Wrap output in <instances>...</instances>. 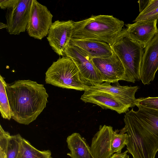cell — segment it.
Listing matches in <instances>:
<instances>
[{
  "label": "cell",
  "instance_id": "obj_1",
  "mask_svg": "<svg viewBox=\"0 0 158 158\" xmlns=\"http://www.w3.org/2000/svg\"><path fill=\"white\" fill-rule=\"evenodd\" d=\"M123 120L125 126L120 132L127 134L128 152L133 158H155L158 151V112L136 114L131 110Z\"/></svg>",
  "mask_w": 158,
  "mask_h": 158
},
{
  "label": "cell",
  "instance_id": "obj_2",
  "mask_svg": "<svg viewBox=\"0 0 158 158\" xmlns=\"http://www.w3.org/2000/svg\"><path fill=\"white\" fill-rule=\"evenodd\" d=\"M6 89L12 118L20 124L28 125L35 120L48 102L44 85L30 80L7 83Z\"/></svg>",
  "mask_w": 158,
  "mask_h": 158
},
{
  "label": "cell",
  "instance_id": "obj_3",
  "mask_svg": "<svg viewBox=\"0 0 158 158\" xmlns=\"http://www.w3.org/2000/svg\"><path fill=\"white\" fill-rule=\"evenodd\" d=\"M124 22L112 15H92L73 22L72 39L95 41L111 45L123 29Z\"/></svg>",
  "mask_w": 158,
  "mask_h": 158
},
{
  "label": "cell",
  "instance_id": "obj_4",
  "mask_svg": "<svg viewBox=\"0 0 158 158\" xmlns=\"http://www.w3.org/2000/svg\"><path fill=\"white\" fill-rule=\"evenodd\" d=\"M110 46L123 65L126 81L134 83L139 81L143 48L130 37L126 28L123 29Z\"/></svg>",
  "mask_w": 158,
  "mask_h": 158
},
{
  "label": "cell",
  "instance_id": "obj_5",
  "mask_svg": "<svg viewBox=\"0 0 158 158\" xmlns=\"http://www.w3.org/2000/svg\"><path fill=\"white\" fill-rule=\"evenodd\" d=\"M46 83L62 88L86 90L89 85L82 79L75 64L64 56L53 62L45 73Z\"/></svg>",
  "mask_w": 158,
  "mask_h": 158
},
{
  "label": "cell",
  "instance_id": "obj_6",
  "mask_svg": "<svg viewBox=\"0 0 158 158\" xmlns=\"http://www.w3.org/2000/svg\"><path fill=\"white\" fill-rule=\"evenodd\" d=\"M64 56L74 62L82 79L87 85L91 86L103 83L92 62V58L84 50L69 44L65 50Z\"/></svg>",
  "mask_w": 158,
  "mask_h": 158
},
{
  "label": "cell",
  "instance_id": "obj_7",
  "mask_svg": "<svg viewBox=\"0 0 158 158\" xmlns=\"http://www.w3.org/2000/svg\"><path fill=\"white\" fill-rule=\"evenodd\" d=\"M53 15L47 7L32 0L26 30L31 37L41 40L48 35Z\"/></svg>",
  "mask_w": 158,
  "mask_h": 158
},
{
  "label": "cell",
  "instance_id": "obj_8",
  "mask_svg": "<svg viewBox=\"0 0 158 158\" xmlns=\"http://www.w3.org/2000/svg\"><path fill=\"white\" fill-rule=\"evenodd\" d=\"M85 103H90L99 106L103 109H110L121 114L129 111V108L135 105L105 91L95 89H88L80 98Z\"/></svg>",
  "mask_w": 158,
  "mask_h": 158
},
{
  "label": "cell",
  "instance_id": "obj_9",
  "mask_svg": "<svg viewBox=\"0 0 158 158\" xmlns=\"http://www.w3.org/2000/svg\"><path fill=\"white\" fill-rule=\"evenodd\" d=\"M73 22L56 20L49 29L47 40L52 50L60 56H64L65 50L72 39Z\"/></svg>",
  "mask_w": 158,
  "mask_h": 158
},
{
  "label": "cell",
  "instance_id": "obj_10",
  "mask_svg": "<svg viewBox=\"0 0 158 158\" xmlns=\"http://www.w3.org/2000/svg\"><path fill=\"white\" fill-rule=\"evenodd\" d=\"M92 61L103 82L114 83L120 80L126 81L123 65L113 51L112 55L109 57L92 58Z\"/></svg>",
  "mask_w": 158,
  "mask_h": 158
},
{
  "label": "cell",
  "instance_id": "obj_11",
  "mask_svg": "<svg viewBox=\"0 0 158 158\" xmlns=\"http://www.w3.org/2000/svg\"><path fill=\"white\" fill-rule=\"evenodd\" d=\"M32 0H18L13 7L7 9V31L10 35H19L27 29Z\"/></svg>",
  "mask_w": 158,
  "mask_h": 158
},
{
  "label": "cell",
  "instance_id": "obj_12",
  "mask_svg": "<svg viewBox=\"0 0 158 158\" xmlns=\"http://www.w3.org/2000/svg\"><path fill=\"white\" fill-rule=\"evenodd\" d=\"M158 70V31L144 48L141 64L139 79L144 85L153 81Z\"/></svg>",
  "mask_w": 158,
  "mask_h": 158
},
{
  "label": "cell",
  "instance_id": "obj_13",
  "mask_svg": "<svg viewBox=\"0 0 158 158\" xmlns=\"http://www.w3.org/2000/svg\"><path fill=\"white\" fill-rule=\"evenodd\" d=\"M157 19L136 22L125 25L127 33L134 41L144 48L158 31Z\"/></svg>",
  "mask_w": 158,
  "mask_h": 158
},
{
  "label": "cell",
  "instance_id": "obj_14",
  "mask_svg": "<svg viewBox=\"0 0 158 158\" xmlns=\"http://www.w3.org/2000/svg\"><path fill=\"white\" fill-rule=\"evenodd\" d=\"M113 127L105 125L101 126L93 138L90 149L94 158H110L111 137Z\"/></svg>",
  "mask_w": 158,
  "mask_h": 158
},
{
  "label": "cell",
  "instance_id": "obj_15",
  "mask_svg": "<svg viewBox=\"0 0 158 158\" xmlns=\"http://www.w3.org/2000/svg\"><path fill=\"white\" fill-rule=\"evenodd\" d=\"M105 82L101 84L89 86V88L106 92L120 98L128 101L136 106L135 94L139 88L138 86H131L121 85L118 82L111 85Z\"/></svg>",
  "mask_w": 158,
  "mask_h": 158
},
{
  "label": "cell",
  "instance_id": "obj_16",
  "mask_svg": "<svg viewBox=\"0 0 158 158\" xmlns=\"http://www.w3.org/2000/svg\"><path fill=\"white\" fill-rule=\"evenodd\" d=\"M69 44L80 48L92 58H106L112 53L110 45L104 42L72 39Z\"/></svg>",
  "mask_w": 158,
  "mask_h": 158
},
{
  "label": "cell",
  "instance_id": "obj_17",
  "mask_svg": "<svg viewBox=\"0 0 158 158\" xmlns=\"http://www.w3.org/2000/svg\"><path fill=\"white\" fill-rule=\"evenodd\" d=\"M66 142L70 151L67 155L71 158H94L90 147L79 133H74L69 136Z\"/></svg>",
  "mask_w": 158,
  "mask_h": 158
},
{
  "label": "cell",
  "instance_id": "obj_18",
  "mask_svg": "<svg viewBox=\"0 0 158 158\" xmlns=\"http://www.w3.org/2000/svg\"><path fill=\"white\" fill-rule=\"evenodd\" d=\"M23 139L19 134L10 136L6 149V158H21Z\"/></svg>",
  "mask_w": 158,
  "mask_h": 158
},
{
  "label": "cell",
  "instance_id": "obj_19",
  "mask_svg": "<svg viewBox=\"0 0 158 158\" xmlns=\"http://www.w3.org/2000/svg\"><path fill=\"white\" fill-rule=\"evenodd\" d=\"M5 78L0 75V111L1 116L4 119L10 120L12 114L7 95Z\"/></svg>",
  "mask_w": 158,
  "mask_h": 158
},
{
  "label": "cell",
  "instance_id": "obj_20",
  "mask_svg": "<svg viewBox=\"0 0 158 158\" xmlns=\"http://www.w3.org/2000/svg\"><path fill=\"white\" fill-rule=\"evenodd\" d=\"M21 158H52L49 150L40 151L34 147L24 138L22 140V152Z\"/></svg>",
  "mask_w": 158,
  "mask_h": 158
},
{
  "label": "cell",
  "instance_id": "obj_21",
  "mask_svg": "<svg viewBox=\"0 0 158 158\" xmlns=\"http://www.w3.org/2000/svg\"><path fill=\"white\" fill-rule=\"evenodd\" d=\"M128 142L127 133L112 130L111 137V151L112 153L121 152L122 149Z\"/></svg>",
  "mask_w": 158,
  "mask_h": 158
},
{
  "label": "cell",
  "instance_id": "obj_22",
  "mask_svg": "<svg viewBox=\"0 0 158 158\" xmlns=\"http://www.w3.org/2000/svg\"><path fill=\"white\" fill-rule=\"evenodd\" d=\"M136 106L158 110V97L140 98L136 99Z\"/></svg>",
  "mask_w": 158,
  "mask_h": 158
},
{
  "label": "cell",
  "instance_id": "obj_23",
  "mask_svg": "<svg viewBox=\"0 0 158 158\" xmlns=\"http://www.w3.org/2000/svg\"><path fill=\"white\" fill-rule=\"evenodd\" d=\"M158 19V7L151 12L143 15H139L137 17L135 22L140 21L151 20Z\"/></svg>",
  "mask_w": 158,
  "mask_h": 158
},
{
  "label": "cell",
  "instance_id": "obj_24",
  "mask_svg": "<svg viewBox=\"0 0 158 158\" xmlns=\"http://www.w3.org/2000/svg\"><path fill=\"white\" fill-rule=\"evenodd\" d=\"M158 7V0H149V3L139 15H143L149 13Z\"/></svg>",
  "mask_w": 158,
  "mask_h": 158
},
{
  "label": "cell",
  "instance_id": "obj_25",
  "mask_svg": "<svg viewBox=\"0 0 158 158\" xmlns=\"http://www.w3.org/2000/svg\"><path fill=\"white\" fill-rule=\"evenodd\" d=\"M18 0H0V7L2 9H7L13 6Z\"/></svg>",
  "mask_w": 158,
  "mask_h": 158
},
{
  "label": "cell",
  "instance_id": "obj_26",
  "mask_svg": "<svg viewBox=\"0 0 158 158\" xmlns=\"http://www.w3.org/2000/svg\"><path fill=\"white\" fill-rule=\"evenodd\" d=\"M127 150L123 152H117L113 154L110 158H129V156L127 155Z\"/></svg>",
  "mask_w": 158,
  "mask_h": 158
},
{
  "label": "cell",
  "instance_id": "obj_27",
  "mask_svg": "<svg viewBox=\"0 0 158 158\" xmlns=\"http://www.w3.org/2000/svg\"><path fill=\"white\" fill-rule=\"evenodd\" d=\"M149 0H139L138 2L139 5V10L140 13L141 12L145 9L148 5Z\"/></svg>",
  "mask_w": 158,
  "mask_h": 158
},
{
  "label": "cell",
  "instance_id": "obj_28",
  "mask_svg": "<svg viewBox=\"0 0 158 158\" xmlns=\"http://www.w3.org/2000/svg\"><path fill=\"white\" fill-rule=\"evenodd\" d=\"M7 25L6 24H5L3 23L2 22H0V29H3V28H6L7 29Z\"/></svg>",
  "mask_w": 158,
  "mask_h": 158
}]
</instances>
